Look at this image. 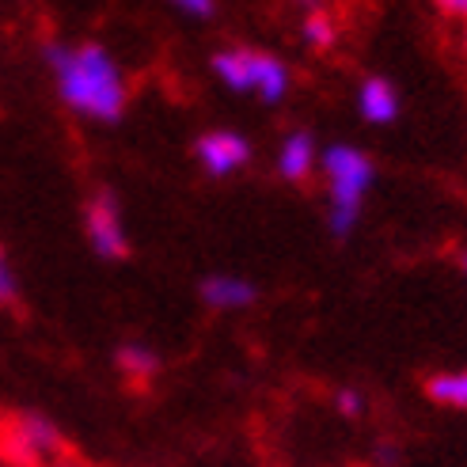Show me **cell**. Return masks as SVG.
<instances>
[{"label":"cell","mask_w":467,"mask_h":467,"mask_svg":"<svg viewBox=\"0 0 467 467\" xmlns=\"http://www.w3.org/2000/svg\"><path fill=\"white\" fill-rule=\"evenodd\" d=\"M50 65L57 73V88L61 99L88 114V119H103L114 122L126 107V84L119 65L107 57L103 46H80V50H61L54 46L50 50Z\"/></svg>","instance_id":"1"},{"label":"cell","mask_w":467,"mask_h":467,"mask_svg":"<svg viewBox=\"0 0 467 467\" xmlns=\"http://www.w3.org/2000/svg\"><path fill=\"white\" fill-rule=\"evenodd\" d=\"M323 168H327V179H331V194H335V213H331L335 236H346V232L354 228V221H358L361 194L368 191V182H372V163L358 149L335 145V149H327Z\"/></svg>","instance_id":"2"},{"label":"cell","mask_w":467,"mask_h":467,"mask_svg":"<svg viewBox=\"0 0 467 467\" xmlns=\"http://www.w3.org/2000/svg\"><path fill=\"white\" fill-rule=\"evenodd\" d=\"M88 240L107 259H122L126 254V232H122V217H119V202L110 194H99L88 205Z\"/></svg>","instance_id":"3"},{"label":"cell","mask_w":467,"mask_h":467,"mask_svg":"<svg viewBox=\"0 0 467 467\" xmlns=\"http://www.w3.org/2000/svg\"><path fill=\"white\" fill-rule=\"evenodd\" d=\"M8 449L19 463H38L42 456L61 449V437L46 418H19V422L8 430Z\"/></svg>","instance_id":"4"},{"label":"cell","mask_w":467,"mask_h":467,"mask_svg":"<svg viewBox=\"0 0 467 467\" xmlns=\"http://www.w3.org/2000/svg\"><path fill=\"white\" fill-rule=\"evenodd\" d=\"M198 156L213 175H228V171H236L240 163H247L251 149L240 133H209L198 141Z\"/></svg>","instance_id":"5"},{"label":"cell","mask_w":467,"mask_h":467,"mask_svg":"<svg viewBox=\"0 0 467 467\" xmlns=\"http://www.w3.org/2000/svg\"><path fill=\"white\" fill-rule=\"evenodd\" d=\"M251 88L259 91L266 103H277V99L285 96V88H289L285 65L266 57V54H251Z\"/></svg>","instance_id":"6"},{"label":"cell","mask_w":467,"mask_h":467,"mask_svg":"<svg viewBox=\"0 0 467 467\" xmlns=\"http://www.w3.org/2000/svg\"><path fill=\"white\" fill-rule=\"evenodd\" d=\"M361 114L368 122H391L395 114H400V99H395V88L388 84V80H368L365 88H361Z\"/></svg>","instance_id":"7"},{"label":"cell","mask_w":467,"mask_h":467,"mask_svg":"<svg viewBox=\"0 0 467 467\" xmlns=\"http://www.w3.org/2000/svg\"><path fill=\"white\" fill-rule=\"evenodd\" d=\"M202 296L213 308H244L254 300V285L240 282V277H209V282L202 285Z\"/></svg>","instance_id":"8"},{"label":"cell","mask_w":467,"mask_h":467,"mask_svg":"<svg viewBox=\"0 0 467 467\" xmlns=\"http://www.w3.org/2000/svg\"><path fill=\"white\" fill-rule=\"evenodd\" d=\"M217 77L232 88V91H247L251 88V50H228L213 57Z\"/></svg>","instance_id":"9"},{"label":"cell","mask_w":467,"mask_h":467,"mask_svg":"<svg viewBox=\"0 0 467 467\" xmlns=\"http://www.w3.org/2000/svg\"><path fill=\"white\" fill-rule=\"evenodd\" d=\"M312 168V137L308 133H293L285 149H282V175L285 179H305Z\"/></svg>","instance_id":"10"},{"label":"cell","mask_w":467,"mask_h":467,"mask_svg":"<svg viewBox=\"0 0 467 467\" xmlns=\"http://www.w3.org/2000/svg\"><path fill=\"white\" fill-rule=\"evenodd\" d=\"M430 395H433L437 403L467 407V372H452V377H437V380H430Z\"/></svg>","instance_id":"11"},{"label":"cell","mask_w":467,"mask_h":467,"mask_svg":"<svg viewBox=\"0 0 467 467\" xmlns=\"http://www.w3.org/2000/svg\"><path fill=\"white\" fill-rule=\"evenodd\" d=\"M119 365L130 372V377H152V372H156V358L149 354L145 346H122Z\"/></svg>","instance_id":"12"},{"label":"cell","mask_w":467,"mask_h":467,"mask_svg":"<svg viewBox=\"0 0 467 467\" xmlns=\"http://www.w3.org/2000/svg\"><path fill=\"white\" fill-rule=\"evenodd\" d=\"M305 35H308L316 46H331V42H335V27H331V19H327L323 12L308 16V23H305Z\"/></svg>","instance_id":"13"},{"label":"cell","mask_w":467,"mask_h":467,"mask_svg":"<svg viewBox=\"0 0 467 467\" xmlns=\"http://www.w3.org/2000/svg\"><path fill=\"white\" fill-rule=\"evenodd\" d=\"M12 296H16V274H12L5 254H0V305H8Z\"/></svg>","instance_id":"14"},{"label":"cell","mask_w":467,"mask_h":467,"mask_svg":"<svg viewBox=\"0 0 467 467\" xmlns=\"http://www.w3.org/2000/svg\"><path fill=\"white\" fill-rule=\"evenodd\" d=\"M179 12H191V16H209V12H213V5H209V0H182Z\"/></svg>","instance_id":"15"},{"label":"cell","mask_w":467,"mask_h":467,"mask_svg":"<svg viewBox=\"0 0 467 467\" xmlns=\"http://www.w3.org/2000/svg\"><path fill=\"white\" fill-rule=\"evenodd\" d=\"M338 407H342V414H358L361 410V400H358L354 391H342L338 395Z\"/></svg>","instance_id":"16"},{"label":"cell","mask_w":467,"mask_h":467,"mask_svg":"<svg viewBox=\"0 0 467 467\" xmlns=\"http://www.w3.org/2000/svg\"><path fill=\"white\" fill-rule=\"evenodd\" d=\"M449 12H460V16H467V5H445Z\"/></svg>","instance_id":"17"}]
</instances>
